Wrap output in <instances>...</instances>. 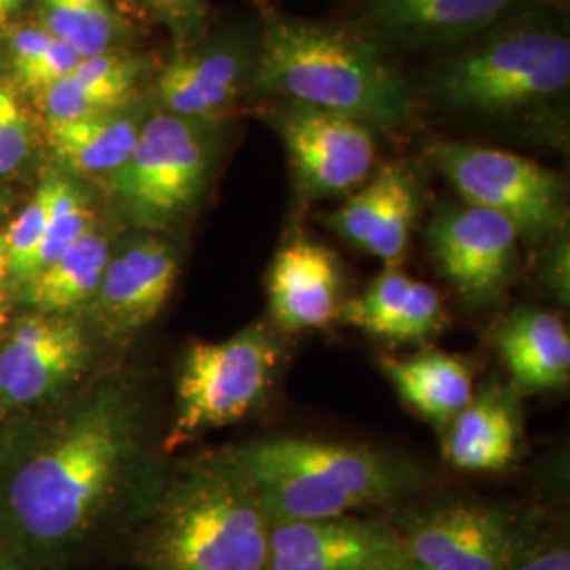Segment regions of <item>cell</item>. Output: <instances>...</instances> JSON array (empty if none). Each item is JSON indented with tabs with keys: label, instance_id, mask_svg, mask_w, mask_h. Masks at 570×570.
<instances>
[{
	"label": "cell",
	"instance_id": "6da1fadb",
	"mask_svg": "<svg viewBox=\"0 0 570 570\" xmlns=\"http://www.w3.org/2000/svg\"><path fill=\"white\" fill-rule=\"evenodd\" d=\"M153 425L150 393L125 367L0 421V553L77 570L127 546L164 469Z\"/></svg>",
	"mask_w": 570,
	"mask_h": 570
},
{
	"label": "cell",
	"instance_id": "7a4b0ae2",
	"mask_svg": "<svg viewBox=\"0 0 570 570\" xmlns=\"http://www.w3.org/2000/svg\"><path fill=\"white\" fill-rule=\"evenodd\" d=\"M271 520L226 450L161 469L127 539L144 570H266Z\"/></svg>",
	"mask_w": 570,
	"mask_h": 570
},
{
	"label": "cell",
	"instance_id": "3957f363",
	"mask_svg": "<svg viewBox=\"0 0 570 570\" xmlns=\"http://www.w3.org/2000/svg\"><path fill=\"white\" fill-rule=\"evenodd\" d=\"M249 89L370 127L397 129L412 117L406 81L381 49L360 32L330 23L268 16Z\"/></svg>",
	"mask_w": 570,
	"mask_h": 570
},
{
	"label": "cell",
	"instance_id": "277c9868",
	"mask_svg": "<svg viewBox=\"0 0 570 570\" xmlns=\"http://www.w3.org/2000/svg\"><path fill=\"white\" fill-rule=\"evenodd\" d=\"M273 524L338 518L387 505L425 484V473L387 452L308 438H271L226 449Z\"/></svg>",
	"mask_w": 570,
	"mask_h": 570
},
{
	"label": "cell",
	"instance_id": "5b68a950",
	"mask_svg": "<svg viewBox=\"0 0 570 570\" xmlns=\"http://www.w3.org/2000/svg\"><path fill=\"white\" fill-rule=\"evenodd\" d=\"M569 82V37L546 21H524L508 23L454 53L433 89L452 110L510 117L560 98Z\"/></svg>",
	"mask_w": 570,
	"mask_h": 570
},
{
	"label": "cell",
	"instance_id": "8992f818",
	"mask_svg": "<svg viewBox=\"0 0 570 570\" xmlns=\"http://www.w3.org/2000/svg\"><path fill=\"white\" fill-rule=\"evenodd\" d=\"M279 357L282 346L263 324L218 343L186 346L176 376V416L165 435V452L245 419L263 402Z\"/></svg>",
	"mask_w": 570,
	"mask_h": 570
},
{
	"label": "cell",
	"instance_id": "52a82bcc",
	"mask_svg": "<svg viewBox=\"0 0 570 570\" xmlns=\"http://www.w3.org/2000/svg\"><path fill=\"white\" fill-rule=\"evenodd\" d=\"M214 164L216 144L207 122L164 112L144 122L131 157L108 186L131 225L159 230L202 202Z\"/></svg>",
	"mask_w": 570,
	"mask_h": 570
},
{
	"label": "cell",
	"instance_id": "ba28073f",
	"mask_svg": "<svg viewBox=\"0 0 570 570\" xmlns=\"http://www.w3.org/2000/svg\"><path fill=\"white\" fill-rule=\"evenodd\" d=\"M431 161L456 193L515 226L520 239L539 242L567 223L562 178L529 157L475 144L442 142Z\"/></svg>",
	"mask_w": 570,
	"mask_h": 570
},
{
	"label": "cell",
	"instance_id": "9c48e42d",
	"mask_svg": "<svg viewBox=\"0 0 570 570\" xmlns=\"http://www.w3.org/2000/svg\"><path fill=\"white\" fill-rule=\"evenodd\" d=\"M98 343L85 315L26 311L0 338V421L82 385L96 374Z\"/></svg>",
	"mask_w": 570,
	"mask_h": 570
},
{
	"label": "cell",
	"instance_id": "30bf717a",
	"mask_svg": "<svg viewBox=\"0 0 570 570\" xmlns=\"http://www.w3.org/2000/svg\"><path fill=\"white\" fill-rule=\"evenodd\" d=\"M397 532L425 570H511L527 550L510 511L471 501L416 511Z\"/></svg>",
	"mask_w": 570,
	"mask_h": 570
},
{
	"label": "cell",
	"instance_id": "8fae6325",
	"mask_svg": "<svg viewBox=\"0 0 570 570\" xmlns=\"http://www.w3.org/2000/svg\"><path fill=\"white\" fill-rule=\"evenodd\" d=\"M275 117L303 197L345 195L366 183L376 157L374 127L296 102L282 106Z\"/></svg>",
	"mask_w": 570,
	"mask_h": 570
},
{
	"label": "cell",
	"instance_id": "7c38bea8",
	"mask_svg": "<svg viewBox=\"0 0 570 570\" xmlns=\"http://www.w3.org/2000/svg\"><path fill=\"white\" fill-rule=\"evenodd\" d=\"M438 271L475 306L497 303L510 285L520 235L508 218L484 207H442L429 226Z\"/></svg>",
	"mask_w": 570,
	"mask_h": 570
},
{
	"label": "cell",
	"instance_id": "4fadbf2b",
	"mask_svg": "<svg viewBox=\"0 0 570 570\" xmlns=\"http://www.w3.org/2000/svg\"><path fill=\"white\" fill-rule=\"evenodd\" d=\"M178 277V249L155 235L140 237L110 256L85 317L100 341L125 343L161 315Z\"/></svg>",
	"mask_w": 570,
	"mask_h": 570
},
{
	"label": "cell",
	"instance_id": "5bb4252c",
	"mask_svg": "<svg viewBox=\"0 0 570 570\" xmlns=\"http://www.w3.org/2000/svg\"><path fill=\"white\" fill-rule=\"evenodd\" d=\"M406 553L397 529L385 522L301 520L271 527L266 570H381Z\"/></svg>",
	"mask_w": 570,
	"mask_h": 570
},
{
	"label": "cell",
	"instance_id": "9a60e30c",
	"mask_svg": "<svg viewBox=\"0 0 570 570\" xmlns=\"http://www.w3.org/2000/svg\"><path fill=\"white\" fill-rule=\"evenodd\" d=\"M527 0H366L360 35L379 49H425L473 41L510 20Z\"/></svg>",
	"mask_w": 570,
	"mask_h": 570
},
{
	"label": "cell",
	"instance_id": "2e32d148",
	"mask_svg": "<svg viewBox=\"0 0 570 570\" xmlns=\"http://www.w3.org/2000/svg\"><path fill=\"white\" fill-rule=\"evenodd\" d=\"M338 258L311 239L285 244L266 271L268 313L287 334L322 330L338 320L343 306Z\"/></svg>",
	"mask_w": 570,
	"mask_h": 570
},
{
	"label": "cell",
	"instance_id": "e0dca14e",
	"mask_svg": "<svg viewBox=\"0 0 570 570\" xmlns=\"http://www.w3.org/2000/svg\"><path fill=\"white\" fill-rule=\"evenodd\" d=\"M258 41L242 35L169 61L157 79V96L169 115L207 119L252 87Z\"/></svg>",
	"mask_w": 570,
	"mask_h": 570
},
{
	"label": "cell",
	"instance_id": "ac0fdd59",
	"mask_svg": "<svg viewBox=\"0 0 570 570\" xmlns=\"http://www.w3.org/2000/svg\"><path fill=\"white\" fill-rule=\"evenodd\" d=\"M419 216L414 178L400 165H389L362 184L346 204L327 216V226L370 256L397 265L406 254Z\"/></svg>",
	"mask_w": 570,
	"mask_h": 570
},
{
	"label": "cell",
	"instance_id": "d6986e66",
	"mask_svg": "<svg viewBox=\"0 0 570 570\" xmlns=\"http://www.w3.org/2000/svg\"><path fill=\"white\" fill-rule=\"evenodd\" d=\"M389 345H421L444 324V306L435 287L387 266L366 292L341 306L338 320Z\"/></svg>",
	"mask_w": 570,
	"mask_h": 570
},
{
	"label": "cell",
	"instance_id": "ffe728a7",
	"mask_svg": "<svg viewBox=\"0 0 570 570\" xmlns=\"http://www.w3.org/2000/svg\"><path fill=\"white\" fill-rule=\"evenodd\" d=\"M497 346L518 391L546 393L567 387L570 336L558 315L548 311L513 313L499 327Z\"/></svg>",
	"mask_w": 570,
	"mask_h": 570
},
{
	"label": "cell",
	"instance_id": "44dd1931",
	"mask_svg": "<svg viewBox=\"0 0 570 570\" xmlns=\"http://www.w3.org/2000/svg\"><path fill=\"white\" fill-rule=\"evenodd\" d=\"M520 419L511 391L492 385L449 425L446 459L465 471H501L515 459Z\"/></svg>",
	"mask_w": 570,
	"mask_h": 570
},
{
	"label": "cell",
	"instance_id": "7402d4cb",
	"mask_svg": "<svg viewBox=\"0 0 570 570\" xmlns=\"http://www.w3.org/2000/svg\"><path fill=\"white\" fill-rule=\"evenodd\" d=\"M112 247L102 230L91 228L53 263L42 266L18 287L21 306L30 313L85 315L91 305Z\"/></svg>",
	"mask_w": 570,
	"mask_h": 570
},
{
	"label": "cell",
	"instance_id": "603a6c76",
	"mask_svg": "<svg viewBox=\"0 0 570 570\" xmlns=\"http://www.w3.org/2000/svg\"><path fill=\"white\" fill-rule=\"evenodd\" d=\"M383 372L414 412L435 428H449L473 397V372L465 360L425 348L404 360H383Z\"/></svg>",
	"mask_w": 570,
	"mask_h": 570
},
{
	"label": "cell",
	"instance_id": "cb8c5ba5",
	"mask_svg": "<svg viewBox=\"0 0 570 570\" xmlns=\"http://www.w3.org/2000/svg\"><path fill=\"white\" fill-rule=\"evenodd\" d=\"M142 125L110 110L77 121L49 122V144L70 171L110 178L131 157Z\"/></svg>",
	"mask_w": 570,
	"mask_h": 570
},
{
	"label": "cell",
	"instance_id": "d4e9b609",
	"mask_svg": "<svg viewBox=\"0 0 570 570\" xmlns=\"http://www.w3.org/2000/svg\"><path fill=\"white\" fill-rule=\"evenodd\" d=\"M45 184L49 188V220L37 271L53 263L70 245L77 244L85 233L96 228V209L81 184L66 176H49L45 178Z\"/></svg>",
	"mask_w": 570,
	"mask_h": 570
},
{
	"label": "cell",
	"instance_id": "484cf974",
	"mask_svg": "<svg viewBox=\"0 0 570 570\" xmlns=\"http://www.w3.org/2000/svg\"><path fill=\"white\" fill-rule=\"evenodd\" d=\"M45 30L70 45L81 58H94L108 53L115 37L119 32V23L115 13L102 7H75L45 0Z\"/></svg>",
	"mask_w": 570,
	"mask_h": 570
},
{
	"label": "cell",
	"instance_id": "4316f807",
	"mask_svg": "<svg viewBox=\"0 0 570 570\" xmlns=\"http://www.w3.org/2000/svg\"><path fill=\"white\" fill-rule=\"evenodd\" d=\"M140 75V60L112 51L94 58H82L72 72L75 81L79 82L106 112L121 110L134 96Z\"/></svg>",
	"mask_w": 570,
	"mask_h": 570
},
{
	"label": "cell",
	"instance_id": "83f0119b",
	"mask_svg": "<svg viewBox=\"0 0 570 570\" xmlns=\"http://www.w3.org/2000/svg\"><path fill=\"white\" fill-rule=\"evenodd\" d=\"M47 220H49V188L42 180L30 204L21 209L20 216L2 235L13 289H18L23 282H28L37 271Z\"/></svg>",
	"mask_w": 570,
	"mask_h": 570
},
{
	"label": "cell",
	"instance_id": "f1b7e54d",
	"mask_svg": "<svg viewBox=\"0 0 570 570\" xmlns=\"http://www.w3.org/2000/svg\"><path fill=\"white\" fill-rule=\"evenodd\" d=\"M30 153V127L13 91L9 89L0 104V176L20 169Z\"/></svg>",
	"mask_w": 570,
	"mask_h": 570
},
{
	"label": "cell",
	"instance_id": "f546056e",
	"mask_svg": "<svg viewBox=\"0 0 570 570\" xmlns=\"http://www.w3.org/2000/svg\"><path fill=\"white\" fill-rule=\"evenodd\" d=\"M82 58L66 42L53 39L51 47L42 53L41 60L32 63L23 75L20 81L30 87V89H47L49 85L66 79L68 75L75 72V68L79 66Z\"/></svg>",
	"mask_w": 570,
	"mask_h": 570
},
{
	"label": "cell",
	"instance_id": "4dcf8cb0",
	"mask_svg": "<svg viewBox=\"0 0 570 570\" xmlns=\"http://www.w3.org/2000/svg\"><path fill=\"white\" fill-rule=\"evenodd\" d=\"M53 37L45 28H23L11 41L13 68L21 77L32 63L41 60L42 53L51 47Z\"/></svg>",
	"mask_w": 570,
	"mask_h": 570
},
{
	"label": "cell",
	"instance_id": "1f68e13d",
	"mask_svg": "<svg viewBox=\"0 0 570 570\" xmlns=\"http://www.w3.org/2000/svg\"><path fill=\"white\" fill-rule=\"evenodd\" d=\"M511 570H570L569 546L553 543L539 550H524Z\"/></svg>",
	"mask_w": 570,
	"mask_h": 570
},
{
	"label": "cell",
	"instance_id": "d6a6232c",
	"mask_svg": "<svg viewBox=\"0 0 570 570\" xmlns=\"http://www.w3.org/2000/svg\"><path fill=\"white\" fill-rule=\"evenodd\" d=\"M204 9L205 0H176V21H197Z\"/></svg>",
	"mask_w": 570,
	"mask_h": 570
},
{
	"label": "cell",
	"instance_id": "836d02e7",
	"mask_svg": "<svg viewBox=\"0 0 570 570\" xmlns=\"http://www.w3.org/2000/svg\"><path fill=\"white\" fill-rule=\"evenodd\" d=\"M11 287V277H9V261H7V247H4V237L0 235V301L4 289Z\"/></svg>",
	"mask_w": 570,
	"mask_h": 570
},
{
	"label": "cell",
	"instance_id": "e575fe53",
	"mask_svg": "<svg viewBox=\"0 0 570 570\" xmlns=\"http://www.w3.org/2000/svg\"><path fill=\"white\" fill-rule=\"evenodd\" d=\"M148 4L167 16L169 20L176 21V0H148Z\"/></svg>",
	"mask_w": 570,
	"mask_h": 570
},
{
	"label": "cell",
	"instance_id": "d590c367",
	"mask_svg": "<svg viewBox=\"0 0 570 570\" xmlns=\"http://www.w3.org/2000/svg\"><path fill=\"white\" fill-rule=\"evenodd\" d=\"M381 570H425L423 567H419L410 556H404V558H400V560H395V562H391L387 564L385 569Z\"/></svg>",
	"mask_w": 570,
	"mask_h": 570
},
{
	"label": "cell",
	"instance_id": "8d00e7d4",
	"mask_svg": "<svg viewBox=\"0 0 570 570\" xmlns=\"http://www.w3.org/2000/svg\"><path fill=\"white\" fill-rule=\"evenodd\" d=\"M21 0H0V28L4 26V21L11 18V13L20 7Z\"/></svg>",
	"mask_w": 570,
	"mask_h": 570
},
{
	"label": "cell",
	"instance_id": "74e56055",
	"mask_svg": "<svg viewBox=\"0 0 570 570\" xmlns=\"http://www.w3.org/2000/svg\"><path fill=\"white\" fill-rule=\"evenodd\" d=\"M49 2L75 4V7H102V4H106V0H49Z\"/></svg>",
	"mask_w": 570,
	"mask_h": 570
},
{
	"label": "cell",
	"instance_id": "f35d334b",
	"mask_svg": "<svg viewBox=\"0 0 570 570\" xmlns=\"http://www.w3.org/2000/svg\"><path fill=\"white\" fill-rule=\"evenodd\" d=\"M0 570H26L21 564H18L16 560H11L9 556L0 553Z\"/></svg>",
	"mask_w": 570,
	"mask_h": 570
},
{
	"label": "cell",
	"instance_id": "ab89813d",
	"mask_svg": "<svg viewBox=\"0 0 570 570\" xmlns=\"http://www.w3.org/2000/svg\"><path fill=\"white\" fill-rule=\"evenodd\" d=\"M2 207H4V197L0 195V209H2Z\"/></svg>",
	"mask_w": 570,
	"mask_h": 570
}]
</instances>
